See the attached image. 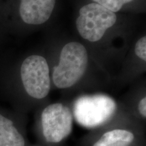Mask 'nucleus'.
I'll return each instance as SVG.
<instances>
[{"label":"nucleus","mask_w":146,"mask_h":146,"mask_svg":"<svg viewBox=\"0 0 146 146\" xmlns=\"http://www.w3.org/2000/svg\"><path fill=\"white\" fill-rule=\"evenodd\" d=\"M72 112L62 103L45 106L36 123L38 146H63L73 131Z\"/></svg>","instance_id":"1"},{"label":"nucleus","mask_w":146,"mask_h":146,"mask_svg":"<svg viewBox=\"0 0 146 146\" xmlns=\"http://www.w3.org/2000/svg\"><path fill=\"white\" fill-rule=\"evenodd\" d=\"M77 146H145V133L140 125L114 120L85 135Z\"/></svg>","instance_id":"2"},{"label":"nucleus","mask_w":146,"mask_h":146,"mask_svg":"<svg viewBox=\"0 0 146 146\" xmlns=\"http://www.w3.org/2000/svg\"><path fill=\"white\" fill-rule=\"evenodd\" d=\"M117 109L114 100L107 95H86L74 101L72 112L79 125L92 131L114 120Z\"/></svg>","instance_id":"3"},{"label":"nucleus","mask_w":146,"mask_h":146,"mask_svg":"<svg viewBox=\"0 0 146 146\" xmlns=\"http://www.w3.org/2000/svg\"><path fill=\"white\" fill-rule=\"evenodd\" d=\"M88 64V54L81 43L70 42L63 47L59 64L54 67L52 79L58 89H68L78 83Z\"/></svg>","instance_id":"4"},{"label":"nucleus","mask_w":146,"mask_h":146,"mask_svg":"<svg viewBox=\"0 0 146 146\" xmlns=\"http://www.w3.org/2000/svg\"><path fill=\"white\" fill-rule=\"evenodd\" d=\"M116 19V14L94 2L80 9L76 26L82 37L96 42L102 39L107 29L114 25Z\"/></svg>","instance_id":"5"},{"label":"nucleus","mask_w":146,"mask_h":146,"mask_svg":"<svg viewBox=\"0 0 146 146\" xmlns=\"http://www.w3.org/2000/svg\"><path fill=\"white\" fill-rule=\"evenodd\" d=\"M21 76L26 94L35 100H42L51 89L50 69L46 60L40 56H29L24 60Z\"/></svg>","instance_id":"6"},{"label":"nucleus","mask_w":146,"mask_h":146,"mask_svg":"<svg viewBox=\"0 0 146 146\" xmlns=\"http://www.w3.org/2000/svg\"><path fill=\"white\" fill-rule=\"evenodd\" d=\"M56 0H21L19 13L22 20L29 25H41L52 15Z\"/></svg>","instance_id":"7"},{"label":"nucleus","mask_w":146,"mask_h":146,"mask_svg":"<svg viewBox=\"0 0 146 146\" xmlns=\"http://www.w3.org/2000/svg\"><path fill=\"white\" fill-rule=\"evenodd\" d=\"M0 146H36L29 141L23 125L0 112Z\"/></svg>","instance_id":"8"},{"label":"nucleus","mask_w":146,"mask_h":146,"mask_svg":"<svg viewBox=\"0 0 146 146\" xmlns=\"http://www.w3.org/2000/svg\"><path fill=\"white\" fill-rule=\"evenodd\" d=\"M94 3H98L104 8H106L111 12H117L128 3H130L133 0H93Z\"/></svg>","instance_id":"9"},{"label":"nucleus","mask_w":146,"mask_h":146,"mask_svg":"<svg viewBox=\"0 0 146 146\" xmlns=\"http://www.w3.org/2000/svg\"><path fill=\"white\" fill-rule=\"evenodd\" d=\"M135 52L137 56L141 60L145 61L146 60V37H142L136 43Z\"/></svg>","instance_id":"10"},{"label":"nucleus","mask_w":146,"mask_h":146,"mask_svg":"<svg viewBox=\"0 0 146 146\" xmlns=\"http://www.w3.org/2000/svg\"><path fill=\"white\" fill-rule=\"evenodd\" d=\"M137 112L143 120L146 118V97L144 96L140 100L137 106Z\"/></svg>","instance_id":"11"},{"label":"nucleus","mask_w":146,"mask_h":146,"mask_svg":"<svg viewBox=\"0 0 146 146\" xmlns=\"http://www.w3.org/2000/svg\"><path fill=\"white\" fill-rule=\"evenodd\" d=\"M35 145H36V146H38V145H36V144H35Z\"/></svg>","instance_id":"12"}]
</instances>
